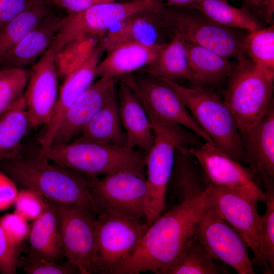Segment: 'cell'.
<instances>
[{"label": "cell", "instance_id": "6da1fadb", "mask_svg": "<svg viewBox=\"0 0 274 274\" xmlns=\"http://www.w3.org/2000/svg\"><path fill=\"white\" fill-rule=\"evenodd\" d=\"M200 195L178 202L149 227L135 249L111 274H164L177 260L206 207Z\"/></svg>", "mask_w": 274, "mask_h": 274}, {"label": "cell", "instance_id": "7a4b0ae2", "mask_svg": "<svg viewBox=\"0 0 274 274\" xmlns=\"http://www.w3.org/2000/svg\"><path fill=\"white\" fill-rule=\"evenodd\" d=\"M36 155L0 161V170L23 188L35 191L50 202L85 206L91 210L86 176Z\"/></svg>", "mask_w": 274, "mask_h": 274}, {"label": "cell", "instance_id": "3957f363", "mask_svg": "<svg viewBox=\"0 0 274 274\" xmlns=\"http://www.w3.org/2000/svg\"><path fill=\"white\" fill-rule=\"evenodd\" d=\"M146 113L154 135V144L147 154L145 163L147 174L145 221L150 226L166 207L165 196L176 148L179 145L198 146L202 144V139L181 125L157 117L149 110Z\"/></svg>", "mask_w": 274, "mask_h": 274}, {"label": "cell", "instance_id": "277c9868", "mask_svg": "<svg viewBox=\"0 0 274 274\" xmlns=\"http://www.w3.org/2000/svg\"><path fill=\"white\" fill-rule=\"evenodd\" d=\"M39 152L61 166L91 177L119 171L144 174L147 154L124 146L85 142L52 145Z\"/></svg>", "mask_w": 274, "mask_h": 274}, {"label": "cell", "instance_id": "5b68a950", "mask_svg": "<svg viewBox=\"0 0 274 274\" xmlns=\"http://www.w3.org/2000/svg\"><path fill=\"white\" fill-rule=\"evenodd\" d=\"M161 79L175 91L215 144L231 158L243 161L244 151L237 124L224 101L206 87H187L174 80Z\"/></svg>", "mask_w": 274, "mask_h": 274}, {"label": "cell", "instance_id": "8992f818", "mask_svg": "<svg viewBox=\"0 0 274 274\" xmlns=\"http://www.w3.org/2000/svg\"><path fill=\"white\" fill-rule=\"evenodd\" d=\"M229 77L224 101L236 120L240 134L254 127L273 100L274 77L244 54Z\"/></svg>", "mask_w": 274, "mask_h": 274}, {"label": "cell", "instance_id": "52a82bcc", "mask_svg": "<svg viewBox=\"0 0 274 274\" xmlns=\"http://www.w3.org/2000/svg\"><path fill=\"white\" fill-rule=\"evenodd\" d=\"M158 14L165 28L186 42L211 50L227 58L245 54L244 42L248 33L222 26L199 11L166 3Z\"/></svg>", "mask_w": 274, "mask_h": 274}, {"label": "cell", "instance_id": "ba28073f", "mask_svg": "<svg viewBox=\"0 0 274 274\" xmlns=\"http://www.w3.org/2000/svg\"><path fill=\"white\" fill-rule=\"evenodd\" d=\"M97 215L92 259L97 273L111 274L135 249L149 226L141 219L114 212Z\"/></svg>", "mask_w": 274, "mask_h": 274}, {"label": "cell", "instance_id": "9c48e42d", "mask_svg": "<svg viewBox=\"0 0 274 274\" xmlns=\"http://www.w3.org/2000/svg\"><path fill=\"white\" fill-rule=\"evenodd\" d=\"M162 0H131L102 3L61 18L50 46L55 53L72 41L89 35H101L114 25L130 16L145 11L159 12Z\"/></svg>", "mask_w": 274, "mask_h": 274}, {"label": "cell", "instance_id": "30bf717a", "mask_svg": "<svg viewBox=\"0 0 274 274\" xmlns=\"http://www.w3.org/2000/svg\"><path fill=\"white\" fill-rule=\"evenodd\" d=\"M86 177L91 211L97 214L111 211L145 220L147 185L144 174L119 171L102 178Z\"/></svg>", "mask_w": 274, "mask_h": 274}, {"label": "cell", "instance_id": "8fae6325", "mask_svg": "<svg viewBox=\"0 0 274 274\" xmlns=\"http://www.w3.org/2000/svg\"><path fill=\"white\" fill-rule=\"evenodd\" d=\"M136 95L141 104L157 117L181 125L205 142L215 144L193 118L175 91L162 79L139 73L119 78Z\"/></svg>", "mask_w": 274, "mask_h": 274}, {"label": "cell", "instance_id": "7c38bea8", "mask_svg": "<svg viewBox=\"0 0 274 274\" xmlns=\"http://www.w3.org/2000/svg\"><path fill=\"white\" fill-rule=\"evenodd\" d=\"M194 235L214 259L231 267L238 274L255 273L243 238L206 207L196 223Z\"/></svg>", "mask_w": 274, "mask_h": 274}, {"label": "cell", "instance_id": "4fadbf2b", "mask_svg": "<svg viewBox=\"0 0 274 274\" xmlns=\"http://www.w3.org/2000/svg\"><path fill=\"white\" fill-rule=\"evenodd\" d=\"M49 202L57 215L65 256L80 273H97L92 259L95 219L91 211L85 206Z\"/></svg>", "mask_w": 274, "mask_h": 274}, {"label": "cell", "instance_id": "5bb4252c", "mask_svg": "<svg viewBox=\"0 0 274 274\" xmlns=\"http://www.w3.org/2000/svg\"><path fill=\"white\" fill-rule=\"evenodd\" d=\"M257 200L228 187L208 182L206 207L224 219L242 236L259 263L260 217Z\"/></svg>", "mask_w": 274, "mask_h": 274}, {"label": "cell", "instance_id": "9a60e30c", "mask_svg": "<svg viewBox=\"0 0 274 274\" xmlns=\"http://www.w3.org/2000/svg\"><path fill=\"white\" fill-rule=\"evenodd\" d=\"M186 149L196 159L209 183L228 187L265 202V192L256 184L253 172L231 158L215 144L205 142Z\"/></svg>", "mask_w": 274, "mask_h": 274}, {"label": "cell", "instance_id": "2e32d148", "mask_svg": "<svg viewBox=\"0 0 274 274\" xmlns=\"http://www.w3.org/2000/svg\"><path fill=\"white\" fill-rule=\"evenodd\" d=\"M56 53L51 46L33 65L24 93L30 125L38 127L50 122L57 101Z\"/></svg>", "mask_w": 274, "mask_h": 274}, {"label": "cell", "instance_id": "e0dca14e", "mask_svg": "<svg viewBox=\"0 0 274 274\" xmlns=\"http://www.w3.org/2000/svg\"><path fill=\"white\" fill-rule=\"evenodd\" d=\"M104 52L97 44L88 59L65 78L53 114L46 129L39 139L40 150L51 146L54 136L69 107L92 84L96 67Z\"/></svg>", "mask_w": 274, "mask_h": 274}, {"label": "cell", "instance_id": "ac0fdd59", "mask_svg": "<svg viewBox=\"0 0 274 274\" xmlns=\"http://www.w3.org/2000/svg\"><path fill=\"white\" fill-rule=\"evenodd\" d=\"M115 80L100 78L69 107L55 133L52 145L68 143L74 137L81 134L115 90Z\"/></svg>", "mask_w": 274, "mask_h": 274}, {"label": "cell", "instance_id": "d6986e66", "mask_svg": "<svg viewBox=\"0 0 274 274\" xmlns=\"http://www.w3.org/2000/svg\"><path fill=\"white\" fill-rule=\"evenodd\" d=\"M164 26L158 12L145 11L136 13L118 22L100 36L98 46L103 52L125 43L146 45L165 44Z\"/></svg>", "mask_w": 274, "mask_h": 274}, {"label": "cell", "instance_id": "ffe728a7", "mask_svg": "<svg viewBox=\"0 0 274 274\" xmlns=\"http://www.w3.org/2000/svg\"><path fill=\"white\" fill-rule=\"evenodd\" d=\"M243 161L261 179H274V105L272 100L261 120L241 135Z\"/></svg>", "mask_w": 274, "mask_h": 274}, {"label": "cell", "instance_id": "44dd1931", "mask_svg": "<svg viewBox=\"0 0 274 274\" xmlns=\"http://www.w3.org/2000/svg\"><path fill=\"white\" fill-rule=\"evenodd\" d=\"M117 93L121 121L126 136L125 147L137 148L147 153L153 145L154 135L144 107L130 88L121 79Z\"/></svg>", "mask_w": 274, "mask_h": 274}, {"label": "cell", "instance_id": "7402d4cb", "mask_svg": "<svg viewBox=\"0 0 274 274\" xmlns=\"http://www.w3.org/2000/svg\"><path fill=\"white\" fill-rule=\"evenodd\" d=\"M166 44V43H165ZM165 44L146 45L136 43L119 44L107 52L96 67V76L116 79L152 63Z\"/></svg>", "mask_w": 274, "mask_h": 274}, {"label": "cell", "instance_id": "603a6c76", "mask_svg": "<svg viewBox=\"0 0 274 274\" xmlns=\"http://www.w3.org/2000/svg\"><path fill=\"white\" fill-rule=\"evenodd\" d=\"M61 18L53 12L17 45L0 58V70L21 68L34 64L50 46Z\"/></svg>", "mask_w": 274, "mask_h": 274}, {"label": "cell", "instance_id": "cb8c5ba5", "mask_svg": "<svg viewBox=\"0 0 274 274\" xmlns=\"http://www.w3.org/2000/svg\"><path fill=\"white\" fill-rule=\"evenodd\" d=\"M74 142L125 147L126 136L122 128L116 90L107 98Z\"/></svg>", "mask_w": 274, "mask_h": 274}, {"label": "cell", "instance_id": "d4e9b609", "mask_svg": "<svg viewBox=\"0 0 274 274\" xmlns=\"http://www.w3.org/2000/svg\"><path fill=\"white\" fill-rule=\"evenodd\" d=\"M43 214L34 221L28 234V256L54 262L64 256L56 212L49 201Z\"/></svg>", "mask_w": 274, "mask_h": 274}, {"label": "cell", "instance_id": "484cf974", "mask_svg": "<svg viewBox=\"0 0 274 274\" xmlns=\"http://www.w3.org/2000/svg\"><path fill=\"white\" fill-rule=\"evenodd\" d=\"M184 146H177L172 173L168 183L178 202L201 195L208 182L195 157Z\"/></svg>", "mask_w": 274, "mask_h": 274}, {"label": "cell", "instance_id": "4316f807", "mask_svg": "<svg viewBox=\"0 0 274 274\" xmlns=\"http://www.w3.org/2000/svg\"><path fill=\"white\" fill-rule=\"evenodd\" d=\"M29 126L24 93L0 115V161L22 155V140Z\"/></svg>", "mask_w": 274, "mask_h": 274}, {"label": "cell", "instance_id": "83f0119b", "mask_svg": "<svg viewBox=\"0 0 274 274\" xmlns=\"http://www.w3.org/2000/svg\"><path fill=\"white\" fill-rule=\"evenodd\" d=\"M185 47L194 76L193 86L219 84L228 78L236 66V63L206 48L186 42Z\"/></svg>", "mask_w": 274, "mask_h": 274}, {"label": "cell", "instance_id": "f1b7e54d", "mask_svg": "<svg viewBox=\"0 0 274 274\" xmlns=\"http://www.w3.org/2000/svg\"><path fill=\"white\" fill-rule=\"evenodd\" d=\"M139 73L174 80L185 79L194 83L185 47V42L176 33L165 44L155 60Z\"/></svg>", "mask_w": 274, "mask_h": 274}, {"label": "cell", "instance_id": "f546056e", "mask_svg": "<svg viewBox=\"0 0 274 274\" xmlns=\"http://www.w3.org/2000/svg\"><path fill=\"white\" fill-rule=\"evenodd\" d=\"M189 8L196 9L222 26L252 31L262 22L243 7H234L227 0H199Z\"/></svg>", "mask_w": 274, "mask_h": 274}, {"label": "cell", "instance_id": "4dcf8cb0", "mask_svg": "<svg viewBox=\"0 0 274 274\" xmlns=\"http://www.w3.org/2000/svg\"><path fill=\"white\" fill-rule=\"evenodd\" d=\"M51 6L40 2L20 13L0 30V58L17 45L52 13Z\"/></svg>", "mask_w": 274, "mask_h": 274}, {"label": "cell", "instance_id": "1f68e13d", "mask_svg": "<svg viewBox=\"0 0 274 274\" xmlns=\"http://www.w3.org/2000/svg\"><path fill=\"white\" fill-rule=\"evenodd\" d=\"M266 193V210L260 217L259 263L264 273L274 271V183L273 179L262 180Z\"/></svg>", "mask_w": 274, "mask_h": 274}, {"label": "cell", "instance_id": "d6a6232c", "mask_svg": "<svg viewBox=\"0 0 274 274\" xmlns=\"http://www.w3.org/2000/svg\"><path fill=\"white\" fill-rule=\"evenodd\" d=\"M213 258L193 235L177 260L164 274H217L219 267Z\"/></svg>", "mask_w": 274, "mask_h": 274}, {"label": "cell", "instance_id": "836d02e7", "mask_svg": "<svg viewBox=\"0 0 274 274\" xmlns=\"http://www.w3.org/2000/svg\"><path fill=\"white\" fill-rule=\"evenodd\" d=\"M244 51L254 64L274 77L273 25L248 32Z\"/></svg>", "mask_w": 274, "mask_h": 274}, {"label": "cell", "instance_id": "e575fe53", "mask_svg": "<svg viewBox=\"0 0 274 274\" xmlns=\"http://www.w3.org/2000/svg\"><path fill=\"white\" fill-rule=\"evenodd\" d=\"M101 35H89L75 40L55 54L58 76L65 78L81 65L97 45Z\"/></svg>", "mask_w": 274, "mask_h": 274}, {"label": "cell", "instance_id": "d590c367", "mask_svg": "<svg viewBox=\"0 0 274 274\" xmlns=\"http://www.w3.org/2000/svg\"><path fill=\"white\" fill-rule=\"evenodd\" d=\"M28 78L25 69L0 70V115L24 93Z\"/></svg>", "mask_w": 274, "mask_h": 274}, {"label": "cell", "instance_id": "8d00e7d4", "mask_svg": "<svg viewBox=\"0 0 274 274\" xmlns=\"http://www.w3.org/2000/svg\"><path fill=\"white\" fill-rule=\"evenodd\" d=\"M14 205L16 212L28 221H35L48 208L49 202L45 201L37 192L23 188L18 192Z\"/></svg>", "mask_w": 274, "mask_h": 274}, {"label": "cell", "instance_id": "74e56055", "mask_svg": "<svg viewBox=\"0 0 274 274\" xmlns=\"http://www.w3.org/2000/svg\"><path fill=\"white\" fill-rule=\"evenodd\" d=\"M0 226L8 241L18 247L28 236L30 228L28 220L15 211L1 217Z\"/></svg>", "mask_w": 274, "mask_h": 274}, {"label": "cell", "instance_id": "f35d334b", "mask_svg": "<svg viewBox=\"0 0 274 274\" xmlns=\"http://www.w3.org/2000/svg\"><path fill=\"white\" fill-rule=\"evenodd\" d=\"M26 273L29 274H72L80 273L77 266L69 260L61 263L35 259L29 256L20 261Z\"/></svg>", "mask_w": 274, "mask_h": 274}, {"label": "cell", "instance_id": "ab89813d", "mask_svg": "<svg viewBox=\"0 0 274 274\" xmlns=\"http://www.w3.org/2000/svg\"><path fill=\"white\" fill-rule=\"evenodd\" d=\"M21 247L12 244L0 226V273H16Z\"/></svg>", "mask_w": 274, "mask_h": 274}, {"label": "cell", "instance_id": "60d3db41", "mask_svg": "<svg viewBox=\"0 0 274 274\" xmlns=\"http://www.w3.org/2000/svg\"><path fill=\"white\" fill-rule=\"evenodd\" d=\"M40 2L45 1L42 0H0V30L22 12Z\"/></svg>", "mask_w": 274, "mask_h": 274}, {"label": "cell", "instance_id": "b9f144b4", "mask_svg": "<svg viewBox=\"0 0 274 274\" xmlns=\"http://www.w3.org/2000/svg\"><path fill=\"white\" fill-rule=\"evenodd\" d=\"M18 192L16 183L0 170V212L14 204Z\"/></svg>", "mask_w": 274, "mask_h": 274}, {"label": "cell", "instance_id": "7bdbcfd3", "mask_svg": "<svg viewBox=\"0 0 274 274\" xmlns=\"http://www.w3.org/2000/svg\"><path fill=\"white\" fill-rule=\"evenodd\" d=\"M115 1L116 0H48L47 4L63 10L68 14H72L96 5Z\"/></svg>", "mask_w": 274, "mask_h": 274}, {"label": "cell", "instance_id": "ee69618b", "mask_svg": "<svg viewBox=\"0 0 274 274\" xmlns=\"http://www.w3.org/2000/svg\"><path fill=\"white\" fill-rule=\"evenodd\" d=\"M242 7L249 12L261 22H265L266 10V0H241Z\"/></svg>", "mask_w": 274, "mask_h": 274}, {"label": "cell", "instance_id": "f6af8a7d", "mask_svg": "<svg viewBox=\"0 0 274 274\" xmlns=\"http://www.w3.org/2000/svg\"><path fill=\"white\" fill-rule=\"evenodd\" d=\"M163 1V0H162ZM169 5L189 8L199 0H164Z\"/></svg>", "mask_w": 274, "mask_h": 274}, {"label": "cell", "instance_id": "bcb514c9", "mask_svg": "<svg viewBox=\"0 0 274 274\" xmlns=\"http://www.w3.org/2000/svg\"><path fill=\"white\" fill-rule=\"evenodd\" d=\"M266 16L265 22L269 23L272 20L274 13V0H266L265 1Z\"/></svg>", "mask_w": 274, "mask_h": 274}, {"label": "cell", "instance_id": "7dc6e473", "mask_svg": "<svg viewBox=\"0 0 274 274\" xmlns=\"http://www.w3.org/2000/svg\"><path fill=\"white\" fill-rule=\"evenodd\" d=\"M42 1H45V2L46 1V2H47L48 0H42Z\"/></svg>", "mask_w": 274, "mask_h": 274}]
</instances>
